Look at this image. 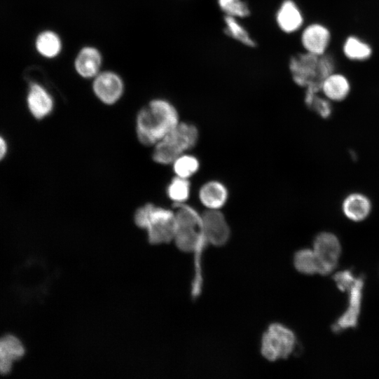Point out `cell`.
Returning a JSON list of instances; mask_svg holds the SVG:
<instances>
[{
	"label": "cell",
	"instance_id": "18",
	"mask_svg": "<svg viewBox=\"0 0 379 379\" xmlns=\"http://www.w3.org/2000/svg\"><path fill=\"white\" fill-rule=\"evenodd\" d=\"M227 198L226 187L216 181L206 184L200 191V199L209 209L218 210L224 205Z\"/></svg>",
	"mask_w": 379,
	"mask_h": 379
},
{
	"label": "cell",
	"instance_id": "26",
	"mask_svg": "<svg viewBox=\"0 0 379 379\" xmlns=\"http://www.w3.org/2000/svg\"><path fill=\"white\" fill-rule=\"evenodd\" d=\"M198 160L190 156H181L174 162V170L179 177L188 179L199 169Z\"/></svg>",
	"mask_w": 379,
	"mask_h": 379
},
{
	"label": "cell",
	"instance_id": "17",
	"mask_svg": "<svg viewBox=\"0 0 379 379\" xmlns=\"http://www.w3.org/2000/svg\"><path fill=\"white\" fill-rule=\"evenodd\" d=\"M350 84L343 75L332 74L322 83L321 92L331 102H341L350 93Z\"/></svg>",
	"mask_w": 379,
	"mask_h": 379
},
{
	"label": "cell",
	"instance_id": "25",
	"mask_svg": "<svg viewBox=\"0 0 379 379\" xmlns=\"http://www.w3.org/2000/svg\"><path fill=\"white\" fill-rule=\"evenodd\" d=\"M167 194L176 204L185 202L190 194V184L187 179L177 177L167 188Z\"/></svg>",
	"mask_w": 379,
	"mask_h": 379
},
{
	"label": "cell",
	"instance_id": "12",
	"mask_svg": "<svg viewBox=\"0 0 379 379\" xmlns=\"http://www.w3.org/2000/svg\"><path fill=\"white\" fill-rule=\"evenodd\" d=\"M330 40L329 31L319 24L308 26L301 36V43L305 53L316 56H322L325 54Z\"/></svg>",
	"mask_w": 379,
	"mask_h": 379
},
{
	"label": "cell",
	"instance_id": "28",
	"mask_svg": "<svg viewBox=\"0 0 379 379\" xmlns=\"http://www.w3.org/2000/svg\"><path fill=\"white\" fill-rule=\"evenodd\" d=\"M8 152V146L6 140L0 135V161H2Z\"/></svg>",
	"mask_w": 379,
	"mask_h": 379
},
{
	"label": "cell",
	"instance_id": "11",
	"mask_svg": "<svg viewBox=\"0 0 379 379\" xmlns=\"http://www.w3.org/2000/svg\"><path fill=\"white\" fill-rule=\"evenodd\" d=\"M25 354V345L18 336L7 334L0 338V374H9L14 362L22 359Z\"/></svg>",
	"mask_w": 379,
	"mask_h": 379
},
{
	"label": "cell",
	"instance_id": "27",
	"mask_svg": "<svg viewBox=\"0 0 379 379\" xmlns=\"http://www.w3.org/2000/svg\"><path fill=\"white\" fill-rule=\"evenodd\" d=\"M356 279L357 277H354L352 272L349 270L339 272L334 276V281L338 288L342 291H347Z\"/></svg>",
	"mask_w": 379,
	"mask_h": 379
},
{
	"label": "cell",
	"instance_id": "4",
	"mask_svg": "<svg viewBox=\"0 0 379 379\" xmlns=\"http://www.w3.org/2000/svg\"><path fill=\"white\" fill-rule=\"evenodd\" d=\"M176 233L174 240L186 252H195L205 242L202 216L192 207L175 205Z\"/></svg>",
	"mask_w": 379,
	"mask_h": 379
},
{
	"label": "cell",
	"instance_id": "2",
	"mask_svg": "<svg viewBox=\"0 0 379 379\" xmlns=\"http://www.w3.org/2000/svg\"><path fill=\"white\" fill-rule=\"evenodd\" d=\"M289 69L293 81L301 88L320 92L323 81L333 74L334 60L331 56H316L308 53L292 56Z\"/></svg>",
	"mask_w": 379,
	"mask_h": 379
},
{
	"label": "cell",
	"instance_id": "21",
	"mask_svg": "<svg viewBox=\"0 0 379 379\" xmlns=\"http://www.w3.org/2000/svg\"><path fill=\"white\" fill-rule=\"evenodd\" d=\"M36 48L44 57L53 59L60 54L62 48V41L55 33L46 32L38 37Z\"/></svg>",
	"mask_w": 379,
	"mask_h": 379
},
{
	"label": "cell",
	"instance_id": "15",
	"mask_svg": "<svg viewBox=\"0 0 379 379\" xmlns=\"http://www.w3.org/2000/svg\"><path fill=\"white\" fill-rule=\"evenodd\" d=\"M27 103L30 112L38 120L48 116L54 109L53 97L43 87L38 83L31 85Z\"/></svg>",
	"mask_w": 379,
	"mask_h": 379
},
{
	"label": "cell",
	"instance_id": "24",
	"mask_svg": "<svg viewBox=\"0 0 379 379\" xmlns=\"http://www.w3.org/2000/svg\"><path fill=\"white\" fill-rule=\"evenodd\" d=\"M217 2L220 10L226 16L239 20L251 15L249 6L243 0H217Z\"/></svg>",
	"mask_w": 379,
	"mask_h": 379
},
{
	"label": "cell",
	"instance_id": "19",
	"mask_svg": "<svg viewBox=\"0 0 379 379\" xmlns=\"http://www.w3.org/2000/svg\"><path fill=\"white\" fill-rule=\"evenodd\" d=\"M224 23L223 32L228 37L247 48H255L256 47V42L251 38L245 27L238 21V19L225 15Z\"/></svg>",
	"mask_w": 379,
	"mask_h": 379
},
{
	"label": "cell",
	"instance_id": "16",
	"mask_svg": "<svg viewBox=\"0 0 379 379\" xmlns=\"http://www.w3.org/2000/svg\"><path fill=\"white\" fill-rule=\"evenodd\" d=\"M102 58L100 53L94 48H85L76 60V69L85 78H95L99 73Z\"/></svg>",
	"mask_w": 379,
	"mask_h": 379
},
{
	"label": "cell",
	"instance_id": "13",
	"mask_svg": "<svg viewBox=\"0 0 379 379\" xmlns=\"http://www.w3.org/2000/svg\"><path fill=\"white\" fill-rule=\"evenodd\" d=\"M373 205L365 194L358 192L347 195L341 203L344 216L350 221L359 223L365 221L372 212Z\"/></svg>",
	"mask_w": 379,
	"mask_h": 379
},
{
	"label": "cell",
	"instance_id": "7",
	"mask_svg": "<svg viewBox=\"0 0 379 379\" xmlns=\"http://www.w3.org/2000/svg\"><path fill=\"white\" fill-rule=\"evenodd\" d=\"M312 249L319 262L320 275H326L333 272L341 253L338 238L331 233H321L315 238Z\"/></svg>",
	"mask_w": 379,
	"mask_h": 379
},
{
	"label": "cell",
	"instance_id": "3",
	"mask_svg": "<svg viewBox=\"0 0 379 379\" xmlns=\"http://www.w3.org/2000/svg\"><path fill=\"white\" fill-rule=\"evenodd\" d=\"M135 222L138 226L147 230L151 243H167L174 239V212L148 204L138 209L135 214Z\"/></svg>",
	"mask_w": 379,
	"mask_h": 379
},
{
	"label": "cell",
	"instance_id": "23",
	"mask_svg": "<svg viewBox=\"0 0 379 379\" xmlns=\"http://www.w3.org/2000/svg\"><path fill=\"white\" fill-rule=\"evenodd\" d=\"M319 93L305 90V102L306 105L323 119H328L332 115L331 102L320 97Z\"/></svg>",
	"mask_w": 379,
	"mask_h": 379
},
{
	"label": "cell",
	"instance_id": "14",
	"mask_svg": "<svg viewBox=\"0 0 379 379\" xmlns=\"http://www.w3.org/2000/svg\"><path fill=\"white\" fill-rule=\"evenodd\" d=\"M275 21L281 32L291 34L301 29L304 18L294 0H283L276 13Z\"/></svg>",
	"mask_w": 379,
	"mask_h": 379
},
{
	"label": "cell",
	"instance_id": "10",
	"mask_svg": "<svg viewBox=\"0 0 379 379\" xmlns=\"http://www.w3.org/2000/svg\"><path fill=\"white\" fill-rule=\"evenodd\" d=\"M97 97L104 104L112 105L122 97L124 85L121 78L113 72L99 74L93 85Z\"/></svg>",
	"mask_w": 379,
	"mask_h": 379
},
{
	"label": "cell",
	"instance_id": "6",
	"mask_svg": "<svg viewBox=\"0 0 379 379\" xmlns=\"http://www.w3.org/2000/svg\"><path fill=\"white\" fill-rule=\"evenodd\" d=\"M296 343V336L290 329L282 324L273 323L263 335L261 354L270 361L286 359L294 352Z\"/></svg>",
	"mask_w": 379,
	"mask_h": 379
},
{
	"label": "cell",
	"instance_id": "9",
	"mask_svg": "<svg viewBox=\"0 0 379 379\" xmlns=\"http://www.w3.org/2000/svg\"><path fill=\"white\" fill-rule=\"evenodd\" d=\"M363 280L357 277L354 284L347 289L349 293V304L345 313L333 325L334 332L354 328L357 326L362 298Z\"/></svg>",
	"mask_w": 379,
	"mask_h": 379
},
{
	"label": "cell",
	"instance_id": "22",
	"mask_svg": "<svg viewBox=\"0 0 379 379\" xmlns=\"http://www.w3.org/2000/svg\"><path fill=\"white\" fill-rule=\"evenodd\" d=\"M343 52L345 57L354 61H364L372 55L371 47L356 37H349L345 42Z\"/></svg>",
	"mask_w": 379,
	"mask_h": 379
},
{
	"label": "cell",
	"instance_id": "1",
	"mask_svg": "<svg viewBox=\"0 0 379 379\" xmlns=\"http://www.w3.org/2000/svg\"><path fill=\"white\" fill-rule=\"evenodd\" d=\"M179 124L175 108L165 100L152 101L138 114V138L145 146L156 145Z\"/></svg>",
	"mask_w": 379,
	"mask_h": 379
},
{
	"label": "cell",
	"instance_id": "5",
	"mask_svg": "<svg viewBox=\"0 0 379 379\" xmlns=\"http://www.w3.org/2000/svg\"><path fill=\"white\" fill-rule=\"evenodd\" d=\"M198 132L195 127L186 123L178 125L156 145L153 153L155 162L169 165L181 156L197 143Z\"/></svg>",
	"mask_w": 379,
	"mask_h": 379
},
{
	"label": "cell",
	"instance_id": "8",
	"mask_svg": "<svg viewBox=\"0 0 379 379\" xmlns=\"http://www.w3.org/2000/svg\"><path fill=\"white\" fill-rule=\"evenodd\" d=\"M201 216L205 242L215 247L226 244L230 230L223 215L216 209H209Z\"/></svg>",
	"mask_w": 379,
	"mask_h": 379
},
{
	"label": "cell",
	"instance_id": "20",
	"mask_svg": "<svg viewBox=\"0 0 379 379\" xmlns=\"http://www.w3.org/2000/svg\"><path fill=\"white\" fill-rule=\"evenodd\" d=\"M295 268L301 273L312 275L320 274V265L312 249H304L297 251L294 256Z\"/></svg>",
	"mask_w": 379,
	"mask_h": 379
}]
</instances>
